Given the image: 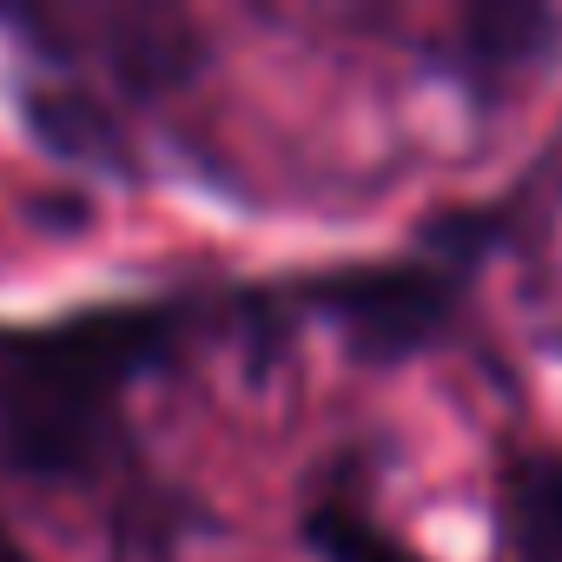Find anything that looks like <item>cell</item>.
Wrapping results in <instances>:
<instances>
[{
	"instance_id": "6da1fadb",
	"label": "cell",
	"mask_w": 562,
	"mask_h": 562,
	"mask_svg": "<svg viewBox=\"0 0 562 562\" xmlns=\"http://www.w3.org/2000/svg\"><path fill=\"white\" fill-rule=\"evenodd\" d=\"M199 305H106L41 331L0 325V470L80 476L120 430L126 391L172 358Z\"/></svg>"
},
{
	"instance_id": "7a4b0ae2",
	"label": "cell",
	"mask_w": 562,
	"mask_h": 562,
	"mask_svg": "<svg viewBox=\"0 0 562 562\" xmlns=\"http://www.w3.org/2000/svg\"><path fill=\"white\" fill-rule=\"evenodd\" d=\"M463 285V258H404V265H358V271H331L318 285H305L299 299L318 305V318H331L351 351L364 358H411L424 351L457 305Z\"/></svg>"
},
{
	"instance_id": "3957f363",
	"label": "cell",
	"mask_w": 562,
	"mask_h": 562,
	"mask_svg": "<svg viewBox=\"0 0 562 562\" xmlns=\"http://www.w3.org/2000/svg\"><path fill=\"white\" fill-rule=\"evenodd\" d=\"M496 516L516 562H562V450H516L496 483Z\"/></svg>"
},
{
	"instance_id": "277c9868",
	"label": "cell",
	"mask_w": 562,
	"mask_h": 562,
	"mask_svg": "<svg viewBox=\"0 0 562 562\" xmlns=\"http://www.w3.org/2000/svg\"><path fill=\"white\" fill-rule=\"evenodd\" d=\"M305 542H312L325 562H430L424 549H411V542L384 536V529H378L351 496H345V490L305 509Z\"/></svg>"
},
{
	"instance_id": "5b68a950",
	"label": "cell",
	"mask_w": 562,
	"mask_h": 562,
	"mask_svg": "<svg viewBox=\"0 0 562 562\" xmlns=\"http://www.w3.org/2000/svg\"><path fill=\"white\" fill-rule=\"evenodd\" d=\"M0 562H27V555H21V542H14L8 529H0Z\"/></svg>"
}]
</instances>
